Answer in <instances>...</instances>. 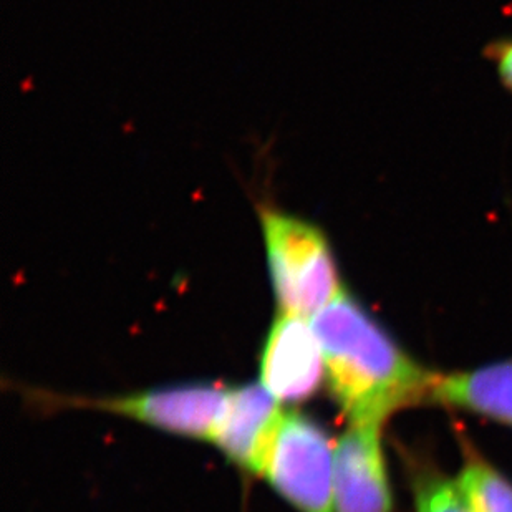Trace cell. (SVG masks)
Wrapping results in <instances>:
<instances>
[{"mask_svg": "<svg viewBox=\"0 0 512 512\" xmlns=\"http://www.w3.org/2000/svg\"><path fill=\"white\" fill-rule=\"evenodd\" d=\"M493 52L494 62L498 65L499 77L503 80L504 85L512 90V42L499 44Z\"/></svg>", "mask_w": 512, "mask_h": 512, "instance_id": "11", "label": "cell"}, {"mask_svg": "<svg viewBox=\"0 0 512 512\" xmlns=\"http://www.w3.org/2000/svg\"><path fill=\"white\" fill-rule=\"evenodd\" d=\"M466 450L458 484L471 508L474 512H512V484L478 453Z\"/></svg>", "mask_w": 512, "mask_h": 512, "instance_id": "9", "label": "cell"}, {"mask_svg": "<svg viewBox=\"0 0 512 512\" xmlns=\"http://www.w3.org/2000/svg\"><path fill=\"white\" fill-rule=\"evenodd\" d=\"M228 395L229 388L193 383L97 401L95 405L174 435L213 441Z\"/></svg>", "mask_w": 512, "mask_h": 512, "instance_id": "4", "label": "cell"}, {"mask_svg": "<svg viewBox=\"0 0 512 512\" xmlns=\"http://www.w3.org/2000/svg\"><path fill=\"white\" fill-rule=\"evenodd\" d=\"M279 401L257 383L229 390L214 445L237 466L261 474L274 431L281 421Z\"/></svg>", "mask_w": 512, "mask_h": 512, "instance_id": "7", "label": "cell"}, {"mask_svg": "<svg viewBox=\"0 0 512 512\" xmlns=\"http://www.w3.org/2000/svg\"><path fill=\"white\" fill-rule=\"evenodd\" d=\"M335 446L300 413H282L261 474L300 512H334Z\"/></svg>", "mask_w": 512, "mask_h": 512, "instance_id": "3", "label": "cell"}, {"mask_svg": "<svg viewBox=\"0 0 512 512\" xmlns=\"http://www.w3.org/2000/svg\"><path fill=\"white\" fill-rule=\"evenodd\" d=\"M416 512H474L458 481L423 474L415 483Z\"/></svg>", "mask_w": 512, "mask_h": 512, "instance_id": "10", "label": "cell"}, {"mask_svg": "<svg viewBox=\"0 0 512 512\" xmlns=\"http://www.w3.org/2000/svg\"><path fill=\"white\" fill-rule=\"evenodd\" d=\"M261 224L281 314L310 319L345 294L329 239L317 226L269 208Z\"/></svg>", "mask_w": 512, "mask_h": 512, "instance_id": "2", "label": "cell"}, {"mask_svg": "<svg viewBox=\"0 0 512 512\" xmlns=\"http://www.w3.org/2000/svg\"><path fill=\"white\" fill-rule=\"evenodd\" d=\"M382 425L350 423L335 445L334 512H392Z\"/></svg>", "mask_w": 512, "mask_h": 512, "instance_id": "6", "label": "cell"}, {"mask_svg": "<svg viewBox=\"0 0 512 512\" xmlns=\"http://www.w3.org/2000/svg\"><path fill=\"white\" fill-rule=\"evenodd\" d=\"M330 390L350 423L383 425L395 411L431 400L436 373L408 357L347 294L312 317Z\"/></svg>", "mask_w": 512, "mask_h": 512, "instance_id": "1", "label": "cell"}, {"mask_svg": "<svg viewBox=\"0 0 512 512\" xmlns=\"http://www.w3.org/2000/svg\"><path fill=\"white\" fill-rule=\"evenodd\" d=\"M324 375V352L312 322L279 315L262 352V387L277 401H302L319 390Z\"/></svg>", "mask_w": 512, "mask_h": 512, "instance_id": "5", "label": "cell"}, {"mask_svg": "<svg viewBox=\"0 0 512 512\" xmlns=\"http://www.w3.org/2000/svg\"><path fill=\"white\" fill-rule=\"evenodd\" d=\"M431 400L512 426V358L469 372L438 375Z\"/></svg>", "mask_w": 512, "mask_h": 512, "instance_id": "8", "label": "cell"}]
</instances>
